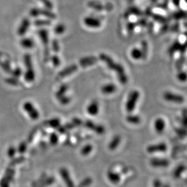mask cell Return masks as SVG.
Segmentation results:
<instances>
[{
    "instance_id": "6da1fadb",
    "label": "cell",
    "mask_w": 187,
    "mask_h": 187,
    "mask_svg": "<svg viewBox=\"0 0 187 187\" xmlns=\"http://www.w3.org/2000/svg\"><path fill=\"white\" fill-rule=\"evenodd\" d=\"M100 58L105 62L109 68L111 70H114L117 73L119 80L121 83H127L128 80L127 77L125 75V73H124L123 67L120 64L115 63L110 57H109L105 53H101L100 55Z\"/></svg>"
},
{
    "instance_id": "7a4b0ae2",
    "label": "cell",
    "mask_w": 187,
    "mask_h": 187,
    "mask_svg": "<svg viewBox=\"0 0 187 187\" xmlns=\"http://www.w3.org/2000/svg\"><path fill=\"white\" fill-rule=\"evenodd\" d=\"M139 96L140 94L137 91H133L130 93L126 103L127 111H128V112H132L134 110Z\"/></svg>"
},
{
    "instance_id": "3957f363",
    "label": "cell",
    "mask_w": 187,
    "mask_h": 187,
    "mask_svg": "<svg viewBox=\"0 0 187 187\" xmlns=\"http://www.w3.org/2000/svg\"><path fill=\"white\" fill-rule=\"evenodd\" d=\"M23 108L27 112L31 119L33 120L38 119L39 117L38 112L30 102H26L23 105Z\"/></svg>"
},
{
    "instance_id": "277c9868",
    "label": "cell",
    "mask_w": 187,
    "mask_h": 187,
    "mask_svg": "<svg viewBox=\"0 0 187 187\" xmlns=\"http://www.w3.org/2000/svg\"><path fill=\"white\" fill-rule=\"evenodd\" d=\"M163 97L164 98L169 102H177V103H182L184 101V98L182 96L178 95V94H174V93L167 92H165L163 95Z\"/></svg>"
},
{
    "instance_id": "5b68a950",
    "label": "cell",
    "mask_w": 187,
    "mask_h": 187,
    "mask_svg": "<svg viewBox=\"0 0 187 187\" xmlns=\"http://www.w3.org/2000/svg\"><path fill=\"white\" fill-rule=\"evenodd\" d=\"M97 61H98L97 58L94 56L86 57L82 58L80 60V64L82 67H86L94 65L96 63H97Z\"/></svg>"
},
{
    "instance_id": "8992f818",
    "label": "cell",
    "mask_w": 187,
    "mask_h": 187,
    "mask_svg": "<svg viewBox=\"0 0 187 187\" xmlns=\"http://www.w3.org/2000/svg\"><path fill=\"white\" fill-rule=\"evenodd\" d=\"M77 70V66L75 65H72L69 67H67L64 70H63V71H61L59 73L58 77L60 78H63V77H67L69 75H71V74L75 72Z\"/></svg>"
},
{
    "instance_id": "52a82bcc",
    "label": "cell",
    "mask_w": 187,
    "mask_h": 187,
    "mask_svg": "<svg viewBox=\"0 0 187 187\" xmlns=\"http://www.w3.org/2000/svg\"><path fill=\"white\" fill-rule=\"evenodd\" d=\"M99 111V105L96 101L92 102L87 107V112L91 115H96Z\"/></svg>"
},
{
    "instance_id": "ba28073f",
    "label": "cell",
    "mask_w": 187,
    "mask_h": 187,
    "mask_svg": "<svg viewBox=\"0 0 187 187\" xmlns=\"http://www.w3.org/2000/svg\"><path fill=\"white\" fill-rule=\"evenodd\" d=\"M60 173L62 178L63 179V180L65 181L67 187H74V185L71 180V177L69 176L67 169H66L65 168H62L60 170Z\"/></svg>"
},
{
    "instance_id": "9c48e42d",
    "label": "cell",
    "mask_w": 187,
    "mask_h": 187,
    "mask_svg": "<svg viewBox=\"0 0 187 187\" xmlns=\"http://www.w3.org/2000/svg\"><path fill=\"white\" fill-rule=\"evenodd\" d=\"M101 91H102L104 94H111L114 92L116 91V86L112 83L107 84L102 87Z\"/></svg>"
},
{
    "instance_id": "30bf717a",
    "label": "cell",
    "mask_w": 187,
    "mask_h": 187,
    "mask_svg": "<svg viewBox=\"0 0 187 187\" xmlns=\"http://www.w3.org/2000/svg\"><path fill=\"white\" fill-rule=\"evenodd\" d=\"M165 127V121L162 119H157L154 122V128L157 132H162Z\"/></svg>"
},
{
    "instance_id": "8fae6325",
    "label": "cell",
    "mask_w": 187,
    "mask_h": 187,
    "mask_svg": "<svg viewBox=\"0 0 187 187\" xmlns=\"http://www.w3.org/2000/svg\"><path fill=\"white\" fill-rule=\"evenodd\" d=\"M35 72L33 69H27V71L25 75V80L28 82H32L35 80Z\"/></svg>"
},
{
    "instance_id": "7c38bea8",
    "label": "cell",
    "mask_w": 187,
    "mask_h": 187,
    "mask_svg": "<svg viewBox=\"0 0 187 187\" xmlns=\"http://www.w3.org/2000/svg\"><path fill=\"white\" fill-rule=\"evenodd\" d=\"M67 90V86L66 84H63L60 87L59 89L56 93V97L58 99L65 96V93Z\"/></svg>"
},
{
    "instance_id": "4fadbf2b",
    "label": "cell",
    "mask_w": 187,
    "mask_h": 187,
    "mask_svg": "<svg viewBox=\"0 0 187 187\" xmlns=\"http://www.w3.org/2000/svg\"><path fill=\"white\" fill-rule=\"evenodd\" d=\"M120 142V137L119 136H117L114 137V138L112 139V141L111 142L110 144V148L112 150H115L117 147L118 146Z\"/></svg>"
},
{
    "instance_id": "5bb4252c",
    "label": "cell",
    "mask_w": 187,
    "mask_h": 187,
    "mask_svg": "<svg viewBox=\"0 0 187 187\" xmlns=\"http://www.w3.org/2000/svg\"><path fill=\"white\" fill-rule=\"evenodd\" d=\"M108 175L109 179H110L111 182L114 183H116L119 182V179H120L119 174L112 172H109Z\"/></svg>"
},
{
    "instance_id": "9a60e30c",
    "label": "cell",
    "mask_w": 187,
    "mask_h": 187,
    "mask_svg": "<svg viewBox=\"0 0 187 187\" xmlns=\"http://www.w3.org/2000/svg\"><path fill=\"white\" fill-rule=\"evenodd\" d=\"M24 61H25V65H26V66L27 69H33L32 60H31L30 56L29 55V54H26V55L25 56V57H24Z\"/></svg>"
},
{
    "instance_id": "2e32d148",
    "label": "cell",
    "mask_w": 187,
    "mask_h": 187,
    "mask_svg": "<svg viewBox=\"0 0 187 187\" xmlns=\"http://www.w3.org/2000/svg\"><path fill=\"white\" fill-rule=\"evenodd\" d=\"M48 124L53 128H58L60 126V121L58 119H52L48 122Z\"/></svg>"
},
{
    "instance_id": "e0dca14e",
    "label": "cell",
    "mask_w": 187,
    "mask_h": 187,
    "mask_svg": "<svg viewBox=\"0 0 187 187\" xmlns=\"http://www.w3.org/2000/svg\"><path fill=\"white\" fill-rule=\"evenodd\" d=\"M22 46L26 48H32L34 46V42L30 39H25L21 42Z\"/></svg>"
},
{
    "instance_id": "ac0fdd59",
    "label": "cell",
    "mask_w": 187,
    "mask_h": 187,
    "mask_svg": "<svg viewBox=\"0 0 187 187\" xmlns=\"http://www.w3.org/2000/svg\"><path fill=\"white\" fill-rule=\"evenodd\" d=\"M131 57L134 59H139L142 57V52L138 49H134L131 51Z\"/></svg>"
},
{
    "instance_id": "d6986e66",
    "label": "cell",
    "mask_w": 187,
    "mask_h": 187,
    "mask_svg": "<svg viewBox=\"0 0 187 187\" xmlns=\"http://www.w3.org/2000/svg\"><path fill=\"white\" fill-rule=\"evenodd\" d=\"M127 121L131 123L137 124L140 122V119L137 115H129L127 117Z\"/></svg>"
},
{
    "instance_id": "ffe728a7",
    "label": "cell",
    "mask_w": 187,
    "mask_h": 187,
    "mask_svg": "<svg viewBox=\"0 0 187 187\" xmlns=\"http://www.w3.org/2000/svg\"><path fill=\"white\" fill-rule=\"evenodd\" d=\"M92 150V146L91 145H85L81 150V154L83 155H86L89 154Z\"/></svg>"
},
{
    "instance_id": "44dd1931",
    "label": "cell",
    "mask_w": 187,
    "mask_h": 187,
    "mask_svg": "<svg viewBox=\"0 0 187 187\" xmlns=\"http://www.w3.org/2000/svg\"><path fill=\"white\" fill-rule=\"evenodd\" d=\"M94 131H96L97 133L98 134H102L105 132V129L103 126L100 125V124H96V128Z\"/></svg>"
},
{
    "instance_id": "7402d4cb",
    "label": "cell",
    "mask_w": 187,
    "mask_h": 187,
    "mask_svg": "<svg viewBox=\"0 0 187 187\" xmlns=\"http://www.w3.org/2000/svg\"><path fill=\"white\" fill-rule=\"evenodd\" d=\"M58 100L60 101V102L62 104V105H67L70 102H71V98H70L69 97L66 96H64L58 99Z\"/></svg>"
},
{
    "instance_id": "603a6c76",
    "label": "cell",
    "mask_w": 187,
    "mask_h": 187,
    "mask_svg": "<svg viewBox=\"0 0 187 187\" xmlns=\"http://www.w3.org/2000/svg\"><path fill=\"white\" fill-rule=\"evenodd\" d=\"M51 143L53 145H56L58 141V136L56 133H52L50 137Z\"/></svg>"
},
{
    "instance_id": "cb8c5ba5",
    "label": "cell",
    "mask_w": 187,
    "mask_h": 187,
    "mask_svg": "<svg viewBox=\"0 0 187 187\" xmlns=\"http://www.w3.org/2000/svg\"><path fill=\"white\" fill-rule=\"evenodd\" d=\"M51 60L52 61L53 65L55 66H56V67L60 65V60L59 57L56 56H53L52 57V58H51Z\"/></svg>"
},
{
    "instance_id": "d4e9b609",
    "label": "cell",
    "mask_w": 187,
    "mask_h": 187,
    "mask_svg": "<svg viewBox=\"0 0 187 187\" xmlns=\"http://www.w3.org/2000/svg\"><path fill=\"white\" fill-rule=\"evenodd\" d=\"M85 126L89 129H91L92 130H94L96 124H95L92 121L87 120L86 122H85Z\"/></svg>"
},
{
    "instance_id": "484cf974",
    "label": "cell",
    "mask_w": 187,
    "mask_h": 187,
    "mask_svg": "<svg viewBox=\"0 0 187 187\" xmlns=\"http://www.w3.org/2000/svg\"><path fill=\"white\" fill-rule=\"evenodd\" d=\"M26 148H27L26 143H25V142H22L20 145L18 151H19V152L20 153H25L26 151Z\"/></svg>"
},
{
    "instance_id": "4316f807",
    "label": "cell",
    "mask_w": 187,
    "mask_h": 187,
    "mask_svg": "<svg viewBox=\"0 0 187 187\" xmlns=\"http://www.w3.org/2000/svg\"><path fill=\"white\" fill-rule=\"evenodd\" d=\"M41 38L42 39V41L44 43V44H46L48 43V35H47V33L46 32H41Z\"/></svg>"
},
{
    "instance_id": "83f0119b",
    "label": "cell",
    "mask_w": 187,
    "mask_h": 187,
    "mask_svg": "<svg viewBox=\"0 0 187 187\" xmlns=\"http://www.w3.org/2000/svg\"><path fill=\"white\" fill-rule=\"evenodd\" d=\"M52 48H53V51H55L56 52H58L60 50V47L58 46V44L57 43V41H54L52 43Z\"/></svg>"
},
{
    "instance_id": "f1b7e54d",
    "label": "cell",
    "mask_w": 187,
    "mask_h": 187,
    "mask_svg": "<svg viewBox=\"0 0 187 187\" xmlns=\"http://www.w3.org/2000/svg\"><path fill=\"white\" fill-rule=\"evenodd\" d=\"M72 123L74 124V125L80 126V125H82L83 123L80 119H77V118H74L72 119Z\"/></svg>"
},
{
    "instance_id": "f546056e",
    "label": "cell",
    "mask_w": 187,
    "mask_h": 187,
    "mask_svg": "<svg viewBox=\"0 0 187 187\" xmlns=\"http://www.w3.org/2000/svg\"><path fill=\"white\" fill-rule=\"evenodd\" d=\"M7 82L9 84H13V85H18L19 84V82L17 79H9L7 80Z\"/></svg>"
},
{
    "instance_id": "4dcf8cb0",
    "label": "cell",
    "mask_w": 187,
    "mask_h": 187,
    "mask_svg": "<svg viewBox=\"0 0 187 187\" xmlns=\"http://www.w3.org/2000/svg\"><path fill=\"white\" fill-rule=\"evenodd\" d=\"M15 153V150L14 148L12 147V148H10V149L9 150V151H8V154H9V155L10 157H13L14 154Z\"/></svg>"
},
{
    "instance_id": "1f68e13d",
    "label": "cell",
    "mask_w": 187,
    "mask_h": 187,
    "mask_svg": "<svg viewBox=\"0 0 187 187\" xmlns=\"http://www.w3.org/2000/svg\"><path fill=\"white\" fill-rule=\"evenodd\" d=\"M49 54H50L49 50L46 49L45 51V52H44V60H45V61H48L49 60V56H50Z\"/></svg>"
},
{
    "instance_id": "d6a6232c",
    "label": "cell",
    "mask_w": 187,
    "mask_h": 187,
    "mask_svg": "<svg viewBox=\"0 0 187 187\" xmlns=\"http://www.w3.org/2000/svg\"><path fill=\"white\" fill-rule=\"evenodd\" d=\"M21 74V71L20 69H17L15 71L13 72V75L15 76V77H19Z\"/></svg>"
}]
</instances>
